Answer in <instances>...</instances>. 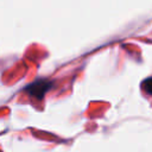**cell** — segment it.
<instances>
[{
	"mask_svg": "<svg viewBox=\"0 0 152 152\" xmlns=\"http://www.w3.org/2000/svg\"><path fill=\"white\" fill-rule=\"evenodd\" d=\"M51 88V82L49 80L42 78V80H37L33 83L28 84L26 90L28 91V94L31 96H34L37 99H42L44 96V94Z\"/></svg>",
	"mask_w": 152,
	"mask_h": 152,
	"instance_id": "6da1fadb",
	"label": "cell"
},
{
	"mask_svg": "<svg viewBox=\"0 0 152 152\" xmlns=\"http://www.w3.org/2000/svg\"><path fill=\"white\" fill-rule=\"evenodd\" d=\"M141 87H142V89H144L146 93H148L150 95H152V77L146 78V80L141 83Z\"/></svg>",
	"mask_w": 152,
	"mask_h": 152,
	"instance_id": "7a4b0ae2",
	"label": "cell"
}]
</instances>
